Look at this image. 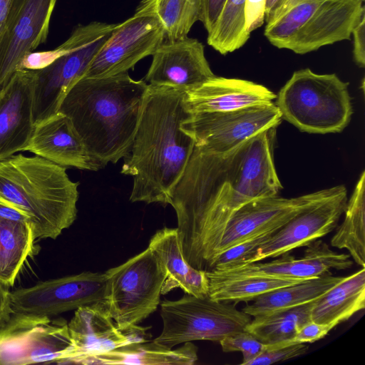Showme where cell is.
Segmentation results:
<instances>
[{"instance_id":"18","label":"cell","mask_w":365,"mask_h":365,"mask_svg":"<svg viewBox=\"0 0 365 365\" xmlns=\"http://www.w3.org/2000/svg\"><path fill=\"white\" fill-rule=\"evenodd\" d=\"M35 70L17 69L0 89V160L25 151L31 138Z\"/></svg>"},{"instance_id":"15","label":"cell","mask_w":365,"mask_h":365,"mask_svg":"<svg viewBox=\"0 0 365 365\" xmlns=\"http://www.w3.org/2000/svg\"><path fill=\"white\" fill-rule=\"evenodd\" d=\"M347 200L346 188L341 185L333 195L290 219L262 244L245 264L290 253L327 235L337 227Z\"/></svg>"},{"instance_id":"26","label":"cell","mask_w":365,"mask_h":365,"mask_svg":"<svg viewBox=\"0 0 365 365\" xmlns=\"http://www.w3.org/2000/svg\"><path fill=\"white\" fill-rule=\"evenodd\" d=\"M344 278L330 272L278 288L259 295L242 310L254 317L300 306L317 300Z\"/></svg>"},{"instance_id":"31","label":"cell","mask_w":365,"mask_h":365,"mask_svg":"<svg viewBox=\"0 0 365 365\" xmlns=\"http://www.w3.org/2000/svg\"><path fill=\"white\" fill-rule=\"evenodd\" d=\"M208 296L221 302H249L269 291L306 279L269 277H222L206 271Z\"/></svg>"},{"instance_id":"43","label":"cell","mask_w":365,"mask_h":365,"mask_svg":"<svg viewBox=\"0 0 365 365\" xmlns=\"http://www.w3.org/2000/svg\"><path fill=\"white\" fill-rule=\"evenodd\" d=\"M304 1L305 0H281L271 16L265 20L266 25L272 24L287 11Z\"/></svg>"},{"instance_id":"37","label":"cell","mask_w":365,"mask_h":365,"mask_svg":"<svg viewBox=\"0 0 365 365\" xmlns=\"http://www.w3.org/2000/svg\"><path fill=\"white\" fill-rule=\"evenodd\" d=\"M334 327L331 324L317 323L312 320L304 324L295 336L277 346H269L264 344V348H275L287 346L297 344L314 343L323 339Z\"/></svg>"},{"instance_id":"36","label":"cell","mask_w":365,"mask_h":365,"mask_svg":"<svg viewBox=\"0 0 365 365\" xmlns=\"http://www.w3.org/2000/svg\"><path fill=\"white\" fill-rule=\"evenodd\" d=\"M309 346L305 344H297L287 346L264 348V350L247 362V365H269L299 356L305 354Z\"/></svg>"},{"instance_id":"12","label":"cell","mask_w":365,"mask_h":365,"mask_svg":"<svg viewBox=\"0 0 365 365\" xmlns=\"http://www.w3.org/2000/svg\"><path fill=\"white\" fill-rule=\"evenodd\" d=\"M339 187L337 185L295 197L277 195L248 202L228 222L211 266L216 257L230 247L256 236L277 231L299 212L333 195Z\"/></svg>"},{"instance_id":"5","label":"cell","mask_w":365,"mask_h":365,"mask_svg":"<svg viewBox=\"0 0 365 365\" xmlns=\"http://www.w3.org/2000/svg\"><path fill=\"white\" fill-rule=\"evenodd\" d=\"M349 83L335 73L298 70L280 89L276 106L282 118L309 133H340L353 113Z\"/></svg>"},{"instance_id":"9","label":"cell","mask_w":365,"mask_h":365,"mask_svg":"<svg viewBox=\"0 0 365 365\" xmlns=\"http://www.w3.org/2000/svg\"><path fill=\"white\" fill-rule=\"evenodd\" d=\"M73 349L68 322L13 314L0 331V365L63 364Z\"/></svg>"},{"instance_id":"38","label":"cell","mask_w":365,"mask_h":365,"mask_svg":"<svg viewBox=\"0 0 365 365\" xmlns=\"http://www.w3.org/2000/svg\"><path fill=\"white\" fill-rule=\"evenodd\" d=\"M267 0H246L244 7L245 24L250 34L265 21Z\"/></svg>"},{"instance_id":"27","label":"cell","mask_w":365,"mask_h":365,"mask_svg":"<svg viewBox=\"0 0 365 365\" xmlns=\"http://www.w3.org/2000/svg\"><path fill=\"white\" fill-rule=\"evenodd\" d=\"M32 225L0 217V279L12 287L26 260L36 251Z\"/></svg>"},{"instance_id":"45","label":"cell","mask_w":365,"mask_h":365,"mask_svg":"<svg viewBox=\"0 0 365 365\" xmlns=\"http://www.w3.org/2000/svg\"><path fill=\"white\" fill-rule=\"evenodd\" d=\"M281 0H267L265 20L268 19L277 6L279 4Z\"/></svg>"},{"instance_id":"11","label":"cell","mask_w":365,"mask_h":365,"mask_svg":"<svg viewBox=\"0 0 365 365\" xmlns=\"http://www.w3.org/2000/svg\"><path fill=\"white\" fill-rule=\"evenodd\" d=\"M105 289V273L83 272L11 291V306L14 314L53 317L103 303Z\"/></svg>"},{"instance_id":"34","label":"cell","mask_w":365,"mask_h":365,"mask_svg":"<svg viewBox=\"0 0 365 365\" xmlns=\"http://www.w3.org/2000/svg\"><path fill=\"white\" fill-rule=\"evenodd\" d=\"M275 232L256 236L230 247L216 257L210 270H225L245 264L257 249Z\"/></svg>"},{"instance_id":"2","label":"cell","mask_w":365,"mask_h":365,"mask_svg":"<svg viewBox=\"0 0 365 365\" xmlns=\"http://www.w3.org/2000/svg\"><path fill=\"white\" fill-rule=\"evenodd\" d=\"M184 93L148 85L130 151L120 171L133 178L130 202L169 204L185 171L195 145L181 128L192 114Z\"/></svg>"},{"instance_id":"23","label":"cell","mask_w":365,"mask_h":365,"mask_svg":"<svg viewBox=\"0 0 365 365\" xmlns=\"http://www.w3.org/2000/svg\"><path fill=\"white\" fill-rule=\"evenodd\" d=\"M148 247L157 255L165 274L162 294L180 288L197 297L208 295L206 271L193 267L187 261L177 228L158 230L151 237Z\"/></svg>"},{"instance_id":"16","label":"cell","mask_w":365,"mask_h":365,"mask_svg":"<svg viewBox=\"0 0 365 365\" xmlns=\"http://www.w3.org/2000/svg\"><path fill=\"white\" fill-rule=\"evenodd\" d=\"M68 327L73 349L63 364H75L79 359L88 355L147 341L149 328L139 325L120 327L101 302L76 309Z\"/></svg>"},{"instance_id":"21","label":"cell","mask_w":365,"mask_h":365,"mask_svg":"<svg viewBox=\"0 0 365 365\" xmlns=\"http://www.w3.org/2000/svg\"><path fill=\"white\" fill-rule=\"evenodd\" d=\"M25 151L63 167L94 171L103 168L90 154L70 118L61 111L35 123Z\"/></svg>"},{"instance_id":"8","label":"cell","mask_w":365,"mask_h":365,"mask_svg":"<svg viewBox=\"0 0 365 365\" xmlns=\"http://www.w3.org/2000/svg\"><path fill=\"white\" fill-rule=\"evenodd\" d=\"M104 273L103 304L120 327L138 325L157 309L165 274L149 247Z\"/></svg>"},{"instance_id":"10","label":"cell","mask_w":365,"mask_h":365,"mask_svg":"<svg viewBox=\"0 0 365 365\" xmlns=\"http://www.w3.org/2000/svg\"><path fill=\"white\" fill-rule=\"evenodd\" d=\"M282 119L272 102L225 112L192 113L181 128L193 138L199 150L223 153L262 131L277 128Z\"/></svg>"},{"instance_id":"20","label":"cell","mask_w":365,"mask_h":365,"mask_svg":"<svg viewBox=\"0 0 365 365\" xmlns=\"http://www.w3.org/2000/svg\"><path fill=\"white\" fill-rule=\"evenodd\" d=\"M364 15L361 1L322 0L287 49L304 54L324 46L349 40Z\"/></svg>"},{"instance_id":"6","label":"cell","mask_w":365,"mask_h":365,"mask_svg":"<svg viewBox=\"0 0 365 365\" xmlns=\"http://www.w3.org/2000/svg\"><path fill=\"white\" fill-rule=\"evenodd\" d=\"M115 26L99 21L79 25L65 42L45 52L50 64L35 70V123L58 112L67 93L84 76Z\"/></svg>"},{"instance_id":"1","label":"cell","mask_w":365,"mask_h":365,"mask_svg":"<svg viewBox=\"0 0 365 365\" xmlns=\"http://www.w3.org/2000/svg\"><path fill=\"white\" fill-rule=\"evenodd\" d=\"M276 131L267 129L223 153L195 147L169 201L193 267L210 270L227 225L242 206L282 188L274 160Z\"/></svg>"},{"instance_id":"24","label":"cell","mask_w":365,"mask_h":365,"mask_svg":"<svg viewBox=\"0 0 365 365\" xmlns=\"http://www.w3.org/2000/svg\"><path fill=\"white\" fill-rule=\"evenodd\" d=\"M197 359V347L191 341L173 349L147 341L88 355L75 364L192 365Z\"/></svg>"},{"instance_id":"29","label":"cell","mask_w":365,"mask_h":365,"mask_svg":"<svg viewBox=\"0 0 365 365\" xmlns=\"http://www.w3.org/2000/svg\"><path fill=\"white\" fill-rule=\"evenodd\" d=\"M344 218L331 239V245L345 249L354 262L365 267V172L347 200Z\"/></svg>"},{"instance_id":"4","label":"cell","mask_w":365,"mask_h":365,"mask_svg":"<svg viewBox=\"0 0 365 365\" xmlns=\"http://www.w3.org/2000/svg\"><path fill=\"white\" fill-rule=\"evenodd\" d=\"M78 185L65 167L38 155L0 160V197L29 215L36 240H55L74 222Z\"/></svg>"},{"instance_id":"35","label":"cell","mask_w":365,"mask_h":365,"mask_svg":"<svg viewBox=\"0 0 365 365\" xmlns=\"http://www.w3.org/2000/svg\"><path fill=\"white\" fill-rule=\"evenodd\" d=\"M220 344L224 352L240 351L242 354V365H247L264 349V344L245 330L225 337Z\"/></svg>"},{"instance_id":"14","label":"cell","mask_w":365,"mask_h":365,"mask_svg":"<svg viewBox=\"0 0 365 365\" xmlns=\"http://www.w3.org/2000/svg\"><path fill=\"white\" fill-rule=\"evenodd\" d=\"M57 0H13L0 34V89L46 41Z\"/></svg>"},{"instance_id":"32","label":"cell","mask_w":365,"mask_h":365,"mask_svg":"<svg viewBox=\"0 0 365 365\" xmlns=\"http://www.w3.org/2000/svg\"><path fill=\"white\" fill-rule=\"evenodd\" d=\"M245 1L227 0L213 29L207 34V43L222 55L239 49L250 36L245 24Z\"/></svg>"},{"instance_id":"40","label":"cell","mask_w":365,"mask_h":365,"mask_svg":"<svg viewBox=\"0 0 365 365\" xmlns=\"http://www.w3.org/2000/svg\"><path fill=\"white\" fill-rule=\"evenodd\" d=\"M227 0H202V22L207 34L213 29Z\"/></svg>"},{"instance_id":"30","label":"cell","mask_w":365,"mask_h":365,"mask_svg":"<svg viewBox=\"0 0 365 365\" xmlns=\"http://www.w3.org/2000/svg\"><path fill=\"white\" fill-rule=\"evenodd\" d=\"M315 301L254 317L245 330L266 346L281 344L292 339L304 324L312 320Z\"/></svg>"},{"instance_id":"39","label":"cell","mask_w":365,"mask_h":365,"mask_svg":"<svg viewBox=\"0 0 365 365\" xmlns=\"http://www.w3.org/2000/svg\"><path fill=\"white\" fill-rule=\"evenodd\" d=\"M353 57L356 64L361 67H365V15L356 24L352 31Z\"/></svg>"},{"instance_id":"19","label":"cell","mask_w":365,"mask_h":365,"mask_svg":"<svg viewBox=\"0 0 365 365\" xmlns=\"http://www.w3.org/2000/svg\"><path fill=\"white\" fill-rule=\"evenodd\" d=\"M304 255L296 259L290 253L267 262H251L225 270H210L222 277L255 276L308 279L352 267L350 255L331 250L322 240L306 246Z\"/></svg>"},{"instance_id":"25","label":"cell","mask_w":365,"mask_h":365,"mask_svg":"<svg viewBox=\"0 0 365 365\" xmlns=\"http://www.w3.org/2000/svg\"><path fill=\"white\" fill-rule=\"evenodd\" d=\"M365 308V267L344 279L317 299L312 320L334 327Z\"/></svg>"},{"instance_id":"28","label":"cell","mask_w":365,"mask_h":365,"mask_svg":"<svg viewBox=\"0 0 365 365\" xmlns=\"http://www.w3.org/2000/svg\"><path fill=\"white\" fill-rule=\"evenodd\" d=\"M136 14L157 19L164 30L165 41L187 36L193 24L202 19V0H143Z\"/></svg>"},{"instance_id":"22","label":"cell","mask_w":365,"mask_h":365,"mask_svg":"<svg viewBox=\"0 0 365 365\" xmlns=\"http://www.w3.org/2000/svg\"><path fill=\"white\" fill-rule=\"evenodd\" d=\"M277 98L267 87L252 81L215 76L184 93L191 113L225 112L272 103Z\"/></svg>"},{"instance_id":"7","label":"cell","mask_w":365,"mask_h":365,"mask_svg":"<svg viewBox=\"0 0 365 365\" xmlns=\"http://www.w3.org/2000/svg\"><path fill=\"white\" fill-rule=\"evenodd\" d=\"M160 317L163 329L153 341L169 349L199 340L220 342L244 331L251 321V316L234 304L188 294L177 300H163Z\"/></svg>"},{"instance_id":"17","label":"cell","mask_w":365,"mask_h":365,"mask_svg":"<svg viewBox=\"0 0 365 365\" xmlns=\"http://www.w3.org/2000/svg\"><path fill=\"white\" fill-rule=\"evenodd\" d=\"M145 81L153 86L185 92L215 76L205 55L203 44L188 36L164 41L152 55Z\"/></svg>"},{"instance_id":"33","label":"cell","mask_w":365,"mask_h":365,"mask_svg":"<svg viewBox=\"0 0 365 365\" xmlns=\"http://www.w3.org/2000/svg\"><path fill=\"white\" fill-rule=\"evenodd\" d=\"M322 0H305L266 25L264 36L274 46L286 48Z\"/></svg>"},{"instance_id":"44","label":"cell","mask_w":365,"mask_h":365,"mask_svg":"<svg viewBox=\"0 0 365 365\" xmlns=\"http://www.w3.org/2000/svg\"><path fill=\"white\" fill-rule=\"evenodd\" d=\"M13 0H0V34L2 31L4 24Z\"/></svg>"},{"instance_id":"46","label":"cell","mask_w":365,"mask_h":365,"mask_svg":"<svg viewBox=\"0 0 365 365\" xmlns=\"http://www.w3.org/2000/svg\"><path fill=\"white\" fill-rule=\"evenodd\" d=\"M359 1H363V2H364V0H359Z\"/></svg>"},{"instance_id":"42","label":"cell","mask_w":365,"mask_h":365,"mask_svg":"<svg viewBox=\"0 0 365 365\" xmlns=\"http://www.w3.org/2000/svg\"><path fill=\"white\" fill-rule=\"evenodd\" d=\"M0 217L11 220L31 222L29 215L23 210L0 197Z\"/></svg>"},{"instance_id":"41","label":"cell","mask_w":365,"mask_h":365,"mask_svg":"<svg viewBox=\"0 0 365 365\" xmlns=\"http://www.w3.org/2000/svg\"><path fill=\"white\" fill-rule=\"evenodd\" d=\"M10 287L0 279V331L14 314L11 306Z\"/></svg>"},{"instance_id":"3","label":"cell","mask_w":365,"mask_h":365,"mask_svg":"<svg viewBox=\"0 0 365 365\" xmlns=\"http://www.w3.org/2000/svg\"><path fill=\"white\" fill-rule=\"evenodd\" d=\"M148 88L145 81L134 80L128 72L83 77L58 111L70 118L90 154L104 168L128 155Z\"/></svg>"},{"instance_id":"13","label":"cell","mask_w":365,"mask_h":365,"mask_svg":"<svg viewBox=\"0 0 365 365\" xmlns=\"http://www.w3.org/2000/svg\"><path fill=\"white\" fill-rule=\"evenodd\" d=\"M164 30L155 17L136 14L116 24L83 77L104 78L128 72L152 56L164 42Z\"/></svg>"}]
</instances>
